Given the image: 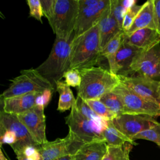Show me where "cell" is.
I'll return each mask as SVG.
<instances>
[{"mask_svg":"<svg viewBox=\"0 0 160 160\" xmlns=\"http://www.w3.org/2000/svg\"><path fill=\"white\" fill-rule=\"evenodd\" d=\"M80 72L81 82L78 88V96L84 100L100 99L121 84L118 76L101 66L82 69Z\"/></svg>","mask_w":160,"mask_h":160,"instance_id":"cell-1","label":"cell"},{"mask_svg":"<svg viewBox=\"0 0 160 160\" xmlns=\"http://www.w3.org/2000/svg\"><path fill=\"white\" fill-rule=\"evenodd\" d=\"M18 160H42L39 148L29 146L16 154Z\"/></svg>","mask_w":160,"mask_h":160,"instance_id":"cell-30","label":"cell"},{"mask_svg":"<svg viewBox=\"0 0 160 160\" xmlns=\"http://www.w3.org/2000/svg\"><path fill=\"white\" fill-rule=\"evenodd\" d=\"M146 28L157 29L154 0L147 1L142 4V7L131 26L126 32H124L125 35L129 36L139 29Z\"/></svg>","mask_w":160,"mask_h":160,"instance_id":"cell-17","label":"cell"},{"mask_svg":"<svg viewBox=\"0 0 160 160\" xmlns=\"http://www.w3.org/2000/svg\"><path fill=\"white\" fill-rule=\"evenodd\" d=\"M43 16H44L48 20H50L54 14V6L56 0H40Z\"/></svg>","mask_w":160,"mask_h":160,"instance_id":"cell-35","label":"cell"},{"mask_svg":"<svg viewBox=\"0 0 160 160\" xmlns=\"http://www.w3.org/2000/svg\"><path fill=\"white\" fill-rule=\"evenodd\" d=\"M110 4V0H79V10L73 38L97 24Z\"/></svg>","mask_w":160,"mask_h":160,"instance_id":"cell-7","label":"cell"},{"mask_svg":"<svg viewBox=\"0 0 160 160\" xmlns=\"http://www.w3.org/2000/svg\"><path fill=\"white\" fill-rule=\"evenodd\" d=\"M0 129L12 131L17 139L16 143L12 147L16 153L28 146H39L25 126L19 121L18 116L0 111Z\"/></svg>","mask_w":160,"mask_h":160,"instance_id":"cell-12","label":"cell"},{"mask_svg":"<svg viewBox=\"0 0 160 160\" xmlns=\"http://www.w3.org/2000/svg\"><path fill=\"white\" fill-rule=\"evenodd\" d=\"M98 23L72 39L69 69L79 71L95 66L101 58Z\"/></svg>","mask_w":160,"mask_h":160,"instance_id":"cell-2","label":"cell"},{"mask_svg":"<svg viewBox=\"0 0 160 160\" xmlns=\"http://www.w3.org/2000/svg\"><path fill=\"white\" fill-rule=\"evenodd\" d=\"M136 139H145L160 145V123L158 122L153 127L136 135L133 138V141Z\"/></svg>","mask_w":160,"mask_h":160,"instance_id":"cell-28","label":"cell"},{"mask_svg":"<svg viewBox=\"0 0 160 160\" xmlns=\"http://www.w3.org/2000/svg\"><path fill=\"white\" fill-rule=\"evenodd\" d=\"M102 134L105 142L109 146H119L126 142L136 144L134 141H131L122 132H121L112 123L111 120L108 121L106 128L103 130Z\"/></svg>","mask_w":160,"mask_h":160,"instance_id":"cell-23","label":"cell"},{"mask_svg":"<svg viewBox=\"0 0 160 160\" xmlns=\"http://www.w3.org/2000/svg\"><path fill=\"white\" fill-rule=\"evenodd\" d=\"M0 141L1 145L8 144L12 148L16 143L17 139L15 134L12 131L0 129Z\"/></svg>","mask_w":160,"mask_h":160,"instance_id":"cell-34","label":"cell"},{"mask_svg":"<svg viewBox=\"0 0 160 160\" xmlns=\"http://www.w3.org/2000/svg\"><path fill=\"white\" fill-rule=\"evenodd\" d=\"M79 10V0H56L54 14L49 23L56 37L73 36Z\"/></svg>","mask_w":160,"mask_h":160,"instance_id":"cell-4","label":"cell"},{"mask_svg":"<svg viewBox=\"0 0 160 160\" xmlns=\"http://www.w3.org/2000/svg\"><path fill=\"white\" fill-rule=\"evenodd\" d=\"M75 106L79 112L89 120L93 121L102 125H107L109 119L101 118L97 115L92 109L86 104L85 101L79 96L76 97Z\"/></svg>","mask_w":160,"mask_h":160,"instance_id":"cell-25","label":"cell"},{"mask_svg":"<svg viewBox=\"0 0 160 160\" xmlns=\"http://www.w3.org/2000/svg\"><path fill=\"white\" fill-rule=\"evenodd\" d=\"M26 2L29 8V16L42 22L41 18L43 12L41 1L39 0H27Z\"/></svg>","mask_w":160,"mask_h":160,"instance_id":"cell-33","label":"cell"},{"mask_svg":"<svg viewBox=\"0 0 160 160\" xmlns=\"http://www.w3.org/2000/svg\"><path fill=\"white\" fill-rule=\"evenodd\" d=\"M46 89L55 90V86L43 77L36 69H23L20 75L11 79L8 88L1 98L7 99L32 92H42Z\"/></svg>","mask_w":160,"mask_h":160,"instance_id":"cell-5","label":"cell"},{"mask_svg":"<svg viewBox=\"0 0 160 160\" xmlns=\"http://www.w3.org/2000/svg\"><path fill=\"white\" fill-rule=\"evenodd\" d=\"M108 151V144L104 141L83 144L74 154V160H102Z\"/></svg>","mask_w":160,"mask_h":160,"instance_id":"cell-20","label":"cell"},{"mask_svg":"<svg viewBox=\"0 0 160 160\" xmlns=\"http://www.w3.org/2000/svg\"><path fill=\"white\" fill-rule=\"evenodd\" d=\"M109 9L112 15L122 28L124 18L128 10L123 6L121 0H110Z\"/></svg>","mask_w":160,"mask_h":160,"instance_id":"cell-29","label":"cell"},{"mask_svg":"<svg viewBox=\"0 0 160 160\" xmlns=\"http://www.w3.org/2000/svg\"><path fill=\"white\" fill-rule=\"evenodd\" d=\"M110 5V4H109ZM100 48L102 51L106 45L117 34L122 31L116 19L112 15L109 6L106 10L98 22Z\"/></svg>","mask_w":160,"mask_h":160,"instance_id":"cell-19","label":"cell"},{"mask_svg":"<svg viewBox=\"0 0 160 160\" xmlns=\"http://www.w3.org/2000/svg\"><path fill=\"white\" fill-rule=\"evenodd\" d=\"M111 121L121 132L132 141L136 135L158 123L154 117L132 114H123L115 117Z\"/></svg>","mask_w":160,"mask_h":160,"instance_id":"cell-10","label":"cell"},{"mask_svg":"<svg viewBox=\"0 0 160 160\" xmlns=\"http://www.w3.org/2000/svg\"><path fill=\"white\" fill-rule=\"evenodd\" d=\"M56 91L59 93L57 110L60 112H64L71 109L75 103L76 99L70 87L65 82L60 81L56 84Z\"/></svg>","mask_w":160,"mask_h":160,"instance_id":"cell-22","label":"cell"},{"mask_svg":"<svg viewBox=\"0 0 160 160\" xmlns=\"http://www.w3.org/2000/svg\"><path fill=\"white\" fill-rule=\"evenodd\" d=\"M84 101L86 104L92 109V111L99 116L109 120H111L116 117V115L111 111L99 99H88Z\"/></svg>","mask_w":160,"mask_h":160,"instance_id":"cell-27","label":"cell"},{"mask_svg":"<svg viewBox=\"0 0 160 160\" xmlns=\"http://www.w3.org/2000/svg\"><path fill=\"white\" fill-rule=\"evenodd\" d=\"M134 144L126 142L119 146L108 145V151L102 160H130L129 153Z\"/></svg>","mask_w":160,"mask_h":160,"instance_id":"cell-24","label":"cell"},{"mask_svg":"<svg viewBox=\"0 0 160 160\" xmlns=\"http://www.w3.org/2000/svg\"><path fill=\"white\" fill-rule=\"evenodd\" d=\"M132 75L160 81V44L148 50H142L134 59L131 66Z\"/></svg>","mask_w":160,"mask_h":160,"instance_id":"cell-9","label":"cell"},{"mask_svg":"<svg viewBox=\"0 0 160 160\" xmlns=\"http://www.w3.org/2000/svg\"><path fill=\"white\" fill-rule=\"evenodd\" d=\"M124 40V31H121L117 34L101 51V57L107 59L109 64V68L111 72L117 75L116 57V54ZM118 76V75H117Z\"/></svg>","mask_w":160,"mask_h":160,"instance_id":"cell-21","label":"cell"},{"mask_svg":"<svg viewBox=\"0 0 160 160\" xmlns=\"http://www.w3.org/2000/svg\"><path fill=\"white\" fill-rule=\"evenodd\" d=\"M121 84L149 101L160 106V81L141 76H118Z\"/></svg>","mask_w":160,"mask_h":160,"instance_id":"cell-11","label":"cell"},{"mask_svg":"<svg viewBox=\"0 0 160 160\" xmlns=\"http://www.w3.org/2000/svg\"><path fill=\"white\" fill-rule=\"evenodd\" d=\"M124 41L141 50H148L160 44V33L157 29L142 28L129 36L125 35L124 32Z\"/></svg>","mask_w":160,"mask_h":160,"instance_id":"cell-16","label":"cell"},{"mask_svg":"<svg viewBox=\"0 0 160 160\" xmlns=\"http://www.w3.org/2000/svg\"><path fill=\"white\" fill-rule=\"evenodd\" d=\"M158 146H159V147H160V145H158Z\"/></svg>","mask_w":160,"mask_h":160,"instance_id":"cell-41","label":"cell"},{"mask_svg":"<svg viewBox=\"0 0 160 160\" xmlns=\"http://www.w3.org/2000/svg\"><path fill=\"white\" fill-rule=\"evenodd\" d=\"M54 160H74V154H68V155L57 158Z\"/></svg>","mask_w":160,"mask_h":160,"instance_id":"cell-39","label":"cell"},{"mask_svg":"<svg viewBox=\"0 0 160 160\" xmlns=\"http://www.w3.org/2000/svg\"><path fill=\"white\" fill-rule=\"evenodd\" d=\"M69 132L82 144L104 141L102 132L107 125H102L84 117L78 110L75 103L65 118Z\"/></svg>","mask_w":160,"mask_h":160,"instance_id":"cell-6","label":"cell"},{"mask_svg":"<svg viewBox=\"0 0 160 160\" xmlns=\"http://www.w3.org/2000/svg\"><path fill=\"white\" fill-rule=\"evenodd\" d=\"M112 92L121 100L124 106V114L148 115L154 118L160 116L159 104L141 98L122 84Z\"/></svg>","mask_w":160,"mask_h":160,"instance_id":"cell-8","label":"cell"},{"mask_svg":"<svg viewBox=\"0 0 160 160\" xmlns=\"http://www.w3.org/2000/svg\"><path fill=\"white\" fill-rule=\"evenodd\" d=\"M142 51L128 44L123 40L116 57L117 75L123 76H131V66L135 57Z\"/></svg>","mask_w":160,"mask_h":160,"instance_id":"cell-18","label":"cell"},{"mask_svg":"<svg viewBox=\"0 0 160 160\" xmlns=\"http://www.w3.org/2000/svg\"><path fill=\"white\" fill-rule=\"evenodd\" d=\"M82 144L69 132L64 138L40 144L39 149L42 160H54L68 154H74Z\"/></svg>","mask_w":160,"mask_h":160,"instance_id":"cell-13","label":"cell"},{"mask_svg":"<svg viewBox=\"0 0 160 160\" xmlns=\"http://www.w3.org/2000/svg\"><path fill=\"white\" fill-rule=\"evenodd\" d=\"M116 116L124 114V106L119 97L114 92H108L99 99Z\"/></svg>","mask_w":160,"mask_h":160,"instance_id":"cell-26","label":"cell"},{"mask_svg":"<svg viewBox=\"0 0 160 160\" xmlns=\"http://www.w3.org/2000/svg\"><path fill=\"white\" fill-rule=\"evenodd\" d=\"M54 91L52 89H46L42 92H41L36 99V106L45 108L51 101Z\"/></svg>","mask_w":160,"mask_h":160,"instance_id":"cell-36","label":"cell"},{"mask_svg":"<svg viewBox=\"0 0 160 160\" xmlns=\"http://www.w3.org/2000/svg\"><path fill=\"white\" fill-rule=\"evenodd\" d=\"M136 1L134 0H121V3L123 6L128 10L131 9L134 6L136 5Z\"/></svg>","mask_w":160,"mask_h":160,"instance_id":"cell-38","label":"cell"},{"mask_svg":"<svg viewBox=\"0 0 160 160\" xmlns=\"http://www.w3.org/2000/svg\"><path fill=\"white\" fill-rule=\"evenodd\" d=\"M154 9L157 30L160 33V0H154Z\"/></svg>","mask_w":160,"mask_h":160,"instance_id":"cell-37","label":"cell"},{"mask_svg":"<svg viewBox=\"0 0 160 160\" xmlns=\"http://www.w3.org/2000/svg\"><path fill=\"white\" fill-rule=\"evenodd\" d=\"M142 5H135L129 9L126 12L122 24V29L125 32L131 26L133 21H134L136 16L139 12Z\"/></svg>","mask_w":160,"mask_h":160,"instance_id":"cell-32","label":"cell"},{"mask_svg":"<svg viewBox=\"0 0 160 160\" xmlns=\"http://www.w3.org/2000/svg\"><path fill=\"white\" fill-rule=\"evenodd\" d=\"M44 109V108L42 106H36L31 109L17 116L39 144L48 141L46 135V117Z\"/></svg>","mask_w":160,"mask_h":160,"instance_id":"cell-14","label":"cell"},{"mask_svg":"<svg viewBox=\"0 0 160 160\" xmlns=\"http://www.w3.org/2000/svg\"><path fill=\"white\" fill-rule=\"evenodd\" d=\"M65 83L72 87L78 88L81 82V75L80 71L76 69H69L64 74Z\"/></svg>","mask_w":160,"mask_h":160,"instance_id":"cell-31","label":"cell"},{"mask_svg":"<svg viewBox=\"0 0 160 160\" xmlns=\"http://www.w3.org/2000/svg\"><path fill=\"white\" fill-rule=\"evenodd\" d=\"M73 36L70 39L56 37L48 58L36 69L55 87L69 69L70 54Z\"/></svg>","mask_w":160,"mask_h":160,"instance_id":"cell-3","label":"cell"},{"mask_svg":"<svg viewBox=\"0 0 160 160\" xmlns=\"http://www.w3.org/2000/svg\"><path fill=\"white\" fill-rule=\"evenodd\" d=\"M0 160H8L7 158L5 157L4 154H3L2 149L0 150Z\"/></svg>","mask_w":160,"mask_h":160,"instance_id":"cell-40","label":"cell"},{"mask_svg":"<svg viewBox=\"0 0 160 160\" xmlns=\"http://www.w3.org/2000/svg\"><path fill=\"white\" fill-rule=\"evenodd\" d=\"M41 92H32L7 99L1 98V110L4 112L19 115L36 106V99Z\"/></svg>","mask_w":160,"mask_h":160,"instance_id":"cell-15","label":"cell"}]
</instances>
